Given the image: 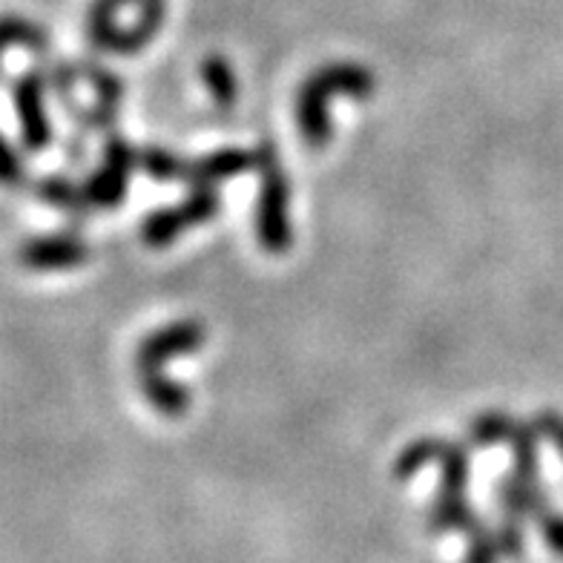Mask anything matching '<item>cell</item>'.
Wrapping results in <instances>:
<instances>
[{
  "mask_svg": "<svg viewBox=\"0 0 563 563\" xmlns=\"http://www.w3.org/2000/svg\"><path fill=\"white\" fill-rule=\"evenodd\" d=\"M18 178H21V164H18L15 153L9 150V144L3 141V135H0V181L12 185Z\"/></svg>",
  "mask_w": 563,
  "mask_h": 563,
  "instance_id": "obj_4",
  "label": "cell"
},
{
  "mask_svg": "<svg viewBox=\"0 0 563 563\" xmlns=\"http://www.w3.org/2000/svg\"><path fill=\"white\" fill-rule=\"evenodd\" d=\"M15 107L23 124V139L32 150H41L49 144V124L44 115V98H41V84L37 78H23L15 87Z\"/></svg>",
  "mask_w": 563,
  "mask_h": 563,
  "instance_id": "obj_1",
  "label": "cell"
},
{
  "mask_svg": "<svg viewBox=\"0 0 563 563\" xmlns=\"http://www.w3.org/2000/svg\"><path fill=\"white\" fill-rule=\"evenodd\" d=\"M78 245L69 242V239H35L30 245L23 247V262L30 267H37V271H44V267H64L73 265L78 260Z\"/></svg>",
  "mask_w": 563,
  "mask_h": 563,
  "instance_id": "obj_2",
  "label": "cell"
},
{
  "mask_svg": "<svg viewBox=\"0 0 563 563\" xmlns=\"http://www.w3.org/2000/svg\"><path fill=\"white\" fill-rule=\"evenodd\" d=\"M12 44L35 46L41 44V35H37V30L32 23L21 21V18H0V58H3V53H7Z\"/></svg>",
  "mask_w": 563,
  "mask_h": 563,
  "instance_id": "obj_3",
  "label": "cell"
}]
</instances>
